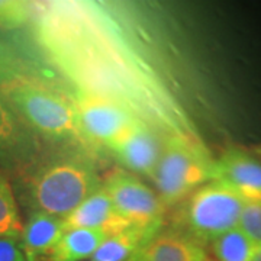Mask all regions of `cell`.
Wrapping results in <instances>:
<instances>
[{
  "instance_id": "1",
  "label": "cell",
  "mask_w": 261,
  "mask_h": 261,
  "mask_svg": "<svg viewBox=\"0 0 261 261\" xmlns=\"http://www.w3.org/2000/svg\"><path fill=\"white\" fill-rule=\"evenodd\" d=\"M34 35L75 92L119 103L164 137L205 145L195 122L141 44L99 2L35 3Z\"/></svg>"
},
{
  "instance_id": "2",
  "label": "cell",
  "mask_w": 261,
  "mask_h": 261,
  "mask_svg": "<svg viewBox=\"0 0 261 261\" xmlns=\"http://www.w3.org/2000/svg\"><path fill=\"white\" fill-rule=\"evenodd\" d=\"M20 199L31 212L63 218L103 186L92 159L75 148L45 152L25 174L16 178Z\"/></svg>"
},
{
  "instance_id": "3",
  "label": "cell",
  "mask_w": 261,
  "mask_h": 261,
  "mask_svg": "<svg viewBox=\"0 0 261 261\" xmlns=\"http://www.w3.org/2000/svg\"><path fill=\"white\" fill-rule=\"evenodd\" d=\"M0 93L41 140L54 144H84L73 96H67L57 87L31 74L20 75L2 86Z\"/></svg>"
},
{
  "instance_id": "4",
  "label": "cell",
  "mask_w": 261,
  "mask_h": 261,
  "mask_svg": "<svg viewBox=\"0 0 261 261\" xmlns=\"http://www.w3.org/2000/svg\"><path fill=\"white\" fill-rule=\"evenodd\" d=\"M155 192L166 207L177 205L199 187L215 180V160L206 145L168 137L152 174Z\"/></svg>"
},
{
  "instance_id": "5",
  "label": "cell",
  "mask_w": 261,
  "mask_h": 261,
  "mask_svg": "<svg viewBox=\"0 0 261 261\" xmlns=\"http://www.w3.org/2000/svg\"><path fill=\"white\" fill-rule=\"evenodd\" d=\"M245 199L224 183L214 180L186 197L178 212L177 231L205 247L238 228Z\"/></svg>"
},
{
  "instance_id": "6",
  "label": "cell",
  "mask_w": 261,
  "mask_h": 261,
  "mask_svg": "<svg viewBox=\"0 0 261 261\" xmlns=\"http://www.w3.org/2000/svg\"><path fill=\"white\" fill-rule=\"evenodd\" d=\"M73 102L80 135L86 147L109 149L118 140L141 121L119 103L93 94L75 92Z\"/></svg>"
},
{
  "instance_id": "7",
  "label": "cell",
  "mask_w": 261,
  "mask_h": 261,
  "mask_svg": "<svg viewBox=\"0 0 261 261\" xmlns=\"http://www.w3.org/2000/svg\"><path fill=\"white\" fill-rule=\"evenodd\" d=\"M103 189L118 212L135 225H163L166 205L157 192L135 174L116 168L103 178Z\"/></svg>"
},
{
  "instance_id": "8",
  "label": "cell",
  "mask_w": 261,
  "mask_h": 261,
  "mask_svg": "<svg viewBox=\"0 0 261 261\" xmlns=\"http://www.w3.org/2000/svg\"><path fill=\"white\" fill-rule=\"evenodd\" d=\"M42 140L0 93V173L19 178L44 154Z\"/></svg>"
},
{
  "instance_id": "9",
  "label": "cell",
  "mask_w": 261,
  "mask_h": 261,
  "mask_svg": "<svg viewBox=\"0 0 261 261\" xmlns=\"http://www.w3.org/2000/svg\"><path fill=\"white\" fill-rule=\"evenodd\" d=\"M167 138L145 122L138 121L109 151L126 171L151 178Z\"/></svg>"
},
{
  "instance_id": "10",
  "label": "cell",
  "mask_w": 261,
  "mask_h": 261,
  "mask_svg": "<svg viewBox=\"0 0 261 261\" xmlns=\"http://www.w3.org/2000/svg\"><path fill=\"white\" fill-rule=\"evenodd\" d=\"M215 180L245 200H261V160L238 147H229L215 160Z\"/></svg>"
},
{
  "instance_id": "11",
  "label": "cell",
  "mask_w": 261,
  "mask_h": 261,
  "mask_svg": "<svg viewBox=\"0 0 261 261\" xmlns=\"http://www.w3.org/2000/svg\"><path fill=\"white\" fill-rule=\"evenodd\" d=\"M130 224L113 205L112 199L103 186L84 200L64 218L65 231L68 229H100L109 235L129 228Z\"/></svg>"
},
{
  "instance_id": "12",
  "label": "cell",
  "mask_w": 261,
  "mask_h": 261,
  "mask_svg": "<svg viewBox=\"0 0 261 261\" xmlns=\"http://www.w3.org/2000/svg\"><path fill=\"white\" fill-rule=\"evenodd\" d=\"M64 219L44 212H31L20 233V247L27 261H42L64 235Z\"/></svg>"
},
{
  "instance_id": "13",
  "label": "cell",
  "mask_w": 261,
  "mask_h": 261,
  "mask_svg": "<svg viewBox=\"0 0 261 261\" xmlns=\"http://www.w3.org/2000/svg\"><path fill=\"white\" fill-rule=\"evenodd\" d=\"M205 247L177 229L160 232L130 261H206Z\"/></svg>"
},
{
  "instance_id": "14",
  "label": "cell",
  "mask_w": 261,
  "mask_h": 261,
  "mask_svg": "<svg viewBox=\"0 0 261 261\" xmlns=\"http://www.w3.org/2000/svg\"><path fill=\"white\" fill-rule=\"evenodd\" d=\"M163 225H130L109 235L94 252L92 261H130L160 233Z\"/></svg>"
},
{
  "instance_id": "15",
  "label": "cell",
  "mask_w": 261,
  "mask_h": 261,
  "mask_svg": "<svg viewBox=\"0 0 261 261\" xmlns=\"http://www.w3.org/2000/svg\"><path fill=\"white\" fill-rule=\"evenodd\" d=\"M109 237L100 229H68L49 254V261H82L92 258L103 241Z\"/></svg>"
},
{
  "instance_id": "16",
  "label": "cell",
  "mask_w": 261,
  "mask_h": 261,
  "mask_svg": "<svg viewBox=\"0 0 261 261\" xmlns=\"http://www.w3.org/2000/svg\"><path fill=\"white\" fill-rule=\"evenodd\" d=\"M23 224L20 219L18 199L9 178L0 173V235L20 240Z\"/></svg>"
},
{
  "instance_id": "17",
  "label": "cell",
  "mask_w": 261,
  "mask_h": 261,
  "mask_svg": "<svg viewBox=\"0 0 261 261\" xmlns=\"http://www.w3.org/2000/svg\"><path fill=\"white\" fill-rule=\"evenodd\" d=\"M254 250V244L240 228L221 235L212 243V251L218 261H251Z\"/></svg>"
},
{
  "instance_id": "18",
  "label": "cell",
  "mask_w": 261,
  "mask_h": 261,
  "mask_svg": "<svg viewBox=\"0 0 261 261\" xmlns=\"http://www.w3.org/2000/svg\"><path fill=\"white\" fill-rule=\"evenodd\" d=\"M35 3L18 0H0V28L13 31L32 22Z\"/></svg>"
},
{
  "instance_id": "19",
  "label": "cell",
  "mask_w": 261,
  "mask_h": 261,
  "mask_svg": "<svg viewBox=\"0 0 261 261\" xmlns=\"http://www.w3.org/2000/svg\"><path fill=\"white\" fill-rule=\"evenodd\" d=\"M238 228L254 247H261V200H245Z\"/></svg>"
},
{
  "instance_id": "20",
  "label": "cell",
  "mask_w": 261,
  "mask_h": 261,
  "mask_svg": "<svg viewBox=\"0 0 261 261\" xmlns=\"http://www.w3.org/2000/svg\"><path fill=\"white\" fill-rule=\"evenodd\" d=\"M25 74L28 73L18 53L8 42L0 41V87Z\"/></svg>"
},
{
  "instance_id": "21",
  "label": "cell",
  "mask_w": 261,
  "mask_h": 261,
  "mask_svg": "<svg viewBox=\"0 0 261 261\" xmlns=\"http://www.w3.org/2000/svg\"><path fill=\"white\" fill-rule=\"evenodd\" d=\"M0 261H27L18 238L0 235Z\"/></svg>"
},
{
  "instance_id": "22",
  "label": "cell",
  "mask_w": 261,
  "mask_h": 261,
  "mask_svg": "<svg viewBox=\"0 0 261 261\" xmlns=\"http://www.w3.org/2000/svg\"><path fill=\"white\" fill-rule=\"evenodd\" d=\"M251 261H261V247H255V250L252 252Z\"/></svg>"
},
{
  "instance_id": "23",
  "label": "cell",
  "mask_w": 261,
  "mask_h": 261,
  "mask_svg": "<svg viewBox=\"0 0 261 261\" xmlns=\"http://www.w3.org/2000/svg\"><path fill=\"white\" fill-rule=\"evenodd\" d=\"M252 152H254L255 155H258V159L261 160V145H257V147H254V148H252Z\"/></svg>"
},
{
  "instance_id": "24",
  "label": "cell",
  "mask_w": 261,
  "mask_h": 261,
  "mask_svg": "<svg viewBox=\"0 0 261 261\" xmlns=\"http://www.w3.org/2000/svg\"><path fill=\"white\" fill-rule=\"evenodd\" d=\"M206 261H215V260H212V258H209V257H207V258H206Z\"/></svg>"
},
{
  "instance_id": "25",
  "label": "cell",
  "mask_w": 261,
  "mask_h": 261,
  "mask_svg": "<svg viewBox=\"0 0 261 261\" xmlns=\"http://www.w3.org/2000/svg\"><path fill=\"white\" fill-rule=\"evenodd\" d=\"M90 261H92V260H90Z\"/></svg>"
}]
</instances>
